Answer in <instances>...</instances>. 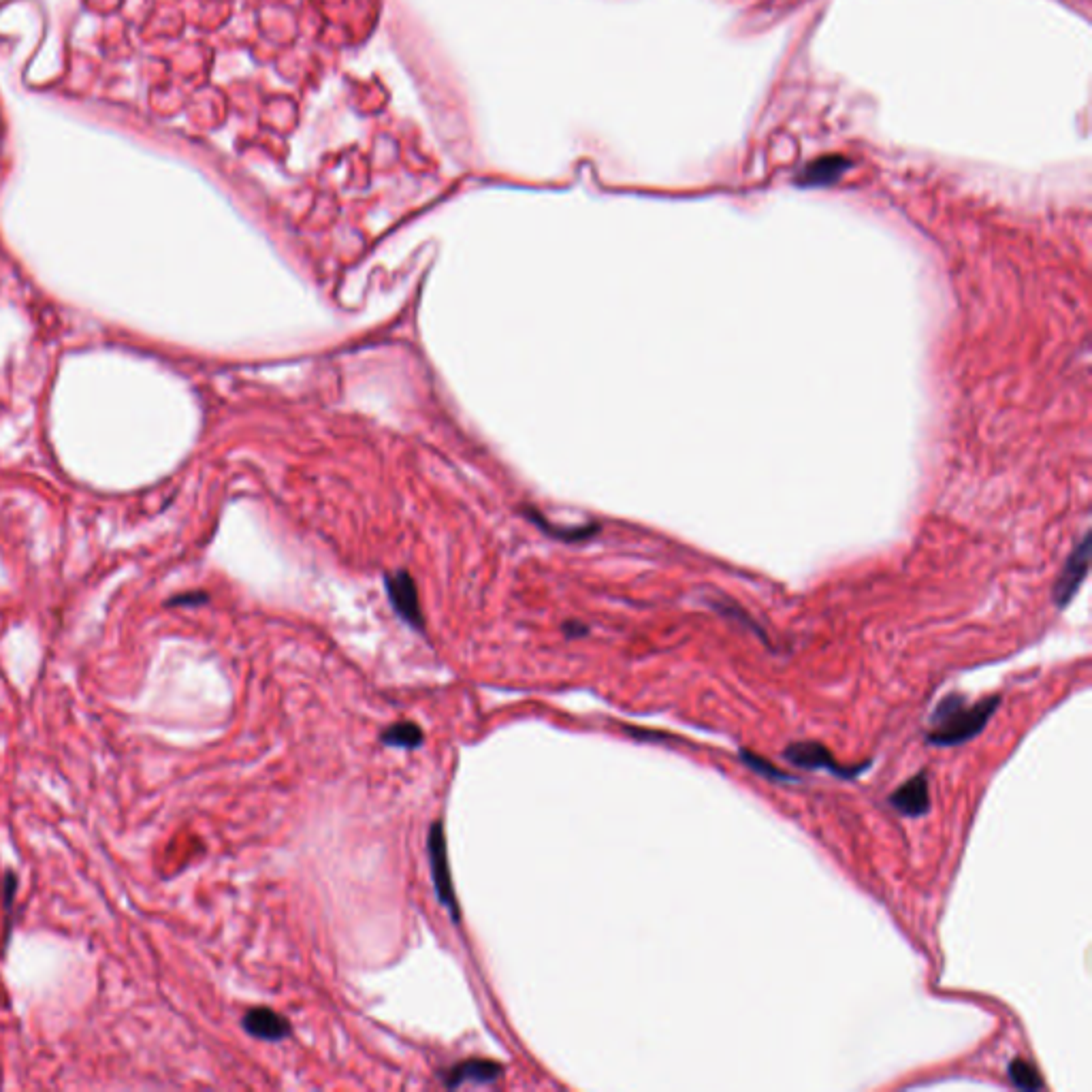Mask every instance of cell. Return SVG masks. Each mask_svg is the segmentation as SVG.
<instances>
[{
	"instance_id": "cell-1",
	"label": "cell",
	"mask_w": 1092,
	"mask_h": 1092,
	"mask_svg": "<svg viewBox=\"0 0 1092 1092\" xmlns=\"http://www.w3.org/2000/svg\"><path fill=\"white\" fill-rule=\"evenodd\" d=\"M1001 696H990L969 704L962 694H950L930 713L928 719V745L935 747H960L975 736L982 734L990 724L992 715L999 711Z\"/></svg>"
},
{
	"instance_id": "cell-2",
	"label": "cell",
	"mask_w": 1092,
	"mask_h": 1092,
	"mask_svg": "<svg viewBox=\"0 0 1092 1092\" xmlns=\"http://www.w3.org/2000/svg\"><path fill=\"white\" fill-rule=\"evenodd\" d=\"M427 856H429V866H431L433 890H436L440 905L448 911L451 920L457 924L459 918H461V913H459V901H457L455 886H453L451 864H448V847H446V837H444V826L440 822L431 824V828H429Z\"/></svg>"
},
{
	"instance_id": "cell-3",
	"label": "cell",
	"mask_w": 1092,
	"mask_h": 1092,
	"mask_svg": "<svg viewBox=\"0 0 1092 1092\" xmlns=\"http://www.w3.org/2000/svg\"><path fill=\"white\" fill-rule=\"evenodd\" d=\"M783 758L788 760L796 768L805 770H828L830 775L839 779H856L860 777L866 768H871V762H862L858 766H847L839 760H834L830 749L817 741H798L783 749Z\"/></svg>"
},
{
	"instance_id": "cell-4",
	"label": "cell",
	"mask_w": 1092,
	"mask_h": 1092,
	"mask_svg": "<svg viewBox=\"0 0 1092 1092\" xmlns=\"http://www.w3.org/2000/svg\"><path fill=\"white\" fill-rule=\"evenodd\" d=\"M1088 566H1090V536L1086 534L1080 540V544L1075 546V551L1071 553V557L1067 559V564H1065L1061 576L1056 578L1054 604L1058 608H1065L1073 600L1075 593H1078V589L1086 581Z\"/></svg>"
},
{
	"instance_id": "cell-5",
	"label": "cell",
	"mask_w": 1092,
	"mask_h": 1092,
	"mask_svg": "<svg viewBox=\"0 0 1092 1092\" xmlns=\"http://www.w3.org/2000/svg\"><path fill=\"white\" fill-rule=\"evenodd\" d=\"M384 585H387V593H389V600L395 608V613L404 619L408 625H412L414 630H423V613H421V602H419V593H416V585L412 581V576L408 572H397V574H391L384 578Z\"/></svg>"
},
{
	"instance_id": "cell-6",
	"label": "cell",
	"mask_w": 1092,
	"mask_h": 1092,
	"mask_svg": "<svg viewBox=\"0 0 1092 1092\" xmlns=\"http://www.w3.org/2000/svg\"><path fill=\"white\" fill-rule=\"evenodd\" d=\"M888 805L896 813H901L903 817L918 819V817L928 815V811H930V783H928V775L924 773V770L918 775H913L911 779H907L903 785H898V788L888 796Z\"/></svg>"
},
{
	"instance_id": "cell-7",
	"label": "cell",
	"mask_w": 1092,
	"mask_h": 1092,
	"mask_svg": "<svg viewBox=\"0 0 1092 1092\" xmlns=\"http://www.w3.org/2000/svg\"><path fill=\"white\" fill-rule=\"evenodd\" d=\"M502 1065L500 1063H493V1061H483V1058H472V1061H463V1063H457L453 1065L451 1069H446L440 1073V1080H442V1086L453 1090V1088H461L465 1084H474V1086H491L495 1084L497 1080L502 1078Z\"/></svg>"
},
{
	"instance_id": "cell-8",
	"label": "cell",
	"mask_w": 1092,
	"mask_h": 1092,
	"mask_svg": "<svg viewBox=\"0 0 1092 1092\" xmlns=\"http://www.w3.org/2000/svg\"><path fill=\"white\" fill-rule=\"evenodd\" d=\"M244 1031L261 1041H282L291 1035V1024L273 1009L267 1007H254L242 1020Z\"/></svg>"
},
{
	"instance_id": "cell-9",
	"label": "cell",
	"mask_w": 1092,
	"mask_h": 1092,
	"mask_svg": "<svg viewBox=\"0 0 1092 1092\" xmlns=\"http://www.w3.org/2000/svg\"><path fill=\"white\" fill-rule=\"evenodd\" d=\"M847 167H849V160H845L843 156H824L819 160H813L807 169H802L800 184L828 186L832 182H837Z\"/></svg>"
},
{
	"instance_id": "cell-10",
	"label": "cell",
	"mask_w": 1092,
	"mask_h": 1092,
	"mask_svg": "<svg viewBox=\"0 0 1092 1092\" xmlns=\"http://www.w3.org/2000/svg\"><path fill=\"white\" fill-rule=\"evenodd\" d=\"M382 743L395 749H419L423 745V730L412 721H399L382 732Z\"/></svg>"
},
{
	"instance_id": "cell-11",
	"label": "cell",
	"mask_w": 1092,
	"mask_h": 1092,
	"mask_svg": "<svg viewBox=\"0 0 1092 1092\" xmlns=\"http://www.w3.org/2000/svg\"><path fill=\"white\" fill-rule=\"evenodd\" d=\"M738 758H741V762L751 770V773L760 775V777L766 779V781H773V783H798V777L783 773V770L777 768L773 762H768L766 758L758 756V753H753V751H749V749H743L741 753H738Z\"/></svg>"
},
{
	"instance_id": "cell-12",
	"label": "cell",
	"mask_w": 1092,
	"mask_h": 1092,
	"mask_svg": "<svg viewBox=\"0 0 1092 1092\" xmlns=\"http://www.w3.org/2000/svg\"><path fill=\"white\" fill-rule=\"evenodd\" d=\"M1007 1073H1009L1011 1084H1014L1018 1090L1037 1092L1046 1086L1041 1080V1073L1037 1071V1067L1029 1061H1024V1058H1014V1061L1009 1063Z\"/></svg>"
}]
</instances>
